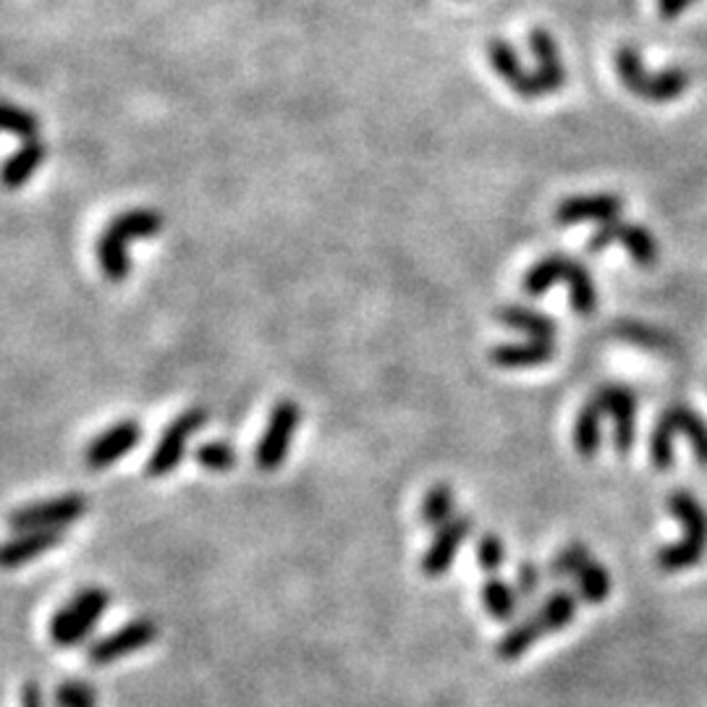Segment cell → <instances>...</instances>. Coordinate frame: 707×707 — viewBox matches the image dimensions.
<instances>
[{"instance_id":"6da1fadb","label":"cell","mask_w":707,"mask_h":707,"mask_svg":"<svg viewBox=\"0 0 707 707\" xmlns=\"http://www.w3.org/2000/svg\"><path fill=\"white\" fill-rule=\"evenodd\" d=\"M163 230V215L150 207L126 210L108 223L98 239V263L108 281H124L131 271V259L126 244L134 239H150Z\"/></svg>"},{"instance_id":"7a4b0ae2","label":"cell","mask_w":707,"mask_h":707,"mask_svg":"<svg viewBox=\"0 0 707 707\" xmlns=\"http://www.w3.org/2000/svg\"><path fill=\"white\" fill-rule=\"evenodd\" d=\"M666 505L684 527V538L679 542L658 550V566L674 575V571L697 566L707 553V511L689 490H674Z\"/></svg>"},{"instance_id":"3957f363","label":"cell","mask_w":707,"mask_h":707,"mask_svg":"<svg viewBox=\"0 0 707 707\" xmlns=\"http://www.w3.org/2000/svg\"><path fill=\"white\" fill-rule=\"evenodd\" d=\"M577 598L571 592L558 590L550 595V598L542 602V606L534 610L532 616H527L522 623H517L511 631H505L498 642V658L503 660H517L522 655L534 647V642L542 637L553 635V631H561L575 621L577 616Z\"/></svg>"},{"instance_id":"277c9868","label":"cell","mask_w":707,"mask_h":707,"mask_svg":"<svg viewBox=\"0 0 707 707\" xmlns=\"http://www.w3.org/2000/svg\"><path fill=\"white\" fill-rule=\"evenodd\" d=\"M616 71H619L621 85L637 95L639 100L652 102V106H666V102L679 100L691 85L687 69H664L647 71L637 48L623 45L616 50Z\"/></svg>"},{"instance_id":"5b68a950","label":"cell","mask_w":707,"mask_h":707,"mask_svg":"<svg viewBox=\"0 0 707 707\" xmlns=\"http://www.w3.org/2000/svg\"><path fill=\"white\" fill-rule=\"evenodd\" d=\"M687 438L695 451L697 464L707 467V422L699 412L687 404H674L660 414L650 438V461L655 469H668L674 464V441Z\"/></svg>"},{"instance_id":"8992f818","label":"cell","mask_w":707,"mask_h":707,"mask_svg":"<svg viewBox=\"0 0 707 707\" xmlns=\"http://www.w3.org/2000/svg\"><path fill=\"white\" fill-rule=\"evenodd\" d=\"M110 606V595L102 587H87L73 595L50 621V637L58 647H77L92 635Z\"/></svg>"},{"instance_id":"52a82bcc","label":"cell","mask_w":707,"mask_h":707,"mask_svg":"<svg viewBox=\"0 0 707 707\" xmlns=\"http://www.w3.org/2000/svg\"><path fill=\"white\" fill-rule=\"evenodd\" d=\"M613 244H621L639 267H652L660 257L658 239H655L652 230L645 228L642 223H623L621 218L600 223L590 236V242H587V249H590V255H600V252L613 247Z\"/></svg>"},{"instance_id":"ba28073f","label":"cell","mask_w":707,"mask_h":707,"mask_svg":"<svg viewBox=\"0 0 707 707\" xmlns=\"http://www.w3.org/2000/svg\"><path fill=\"white\" fill-rule=\"evenodd\" d=\"M550 577L563 579V577H575L577 590L582 598L590 602V606H600L602 600L610 595V577L602 566L595 561V558L587 553L585 546H569L558 553L548 566Z\"/></svg>"},{"instance_id":"9c48e42d","label":"cell","mask_w":707,"mask_h":707,"mask_svg":"<svg viewBox=\"0 0 707 707\" xmlns=\"http://www.w3.org/2000/svg\"><path fill=\"white\" fill-rule=\"evenodd\" d=\"M89 509L87 498L81 493H69L50 498V501L21 505L9 517V524L19 532H37V530H63L66 524L79 522Z\"/></svg>"},{"instance_id":"30bf717a","label":"cell","mask_w":707,"mask_h":707,"mask_svg":"<svg viewBox=\"0 0 707 707\" xmlns=\"http://www.w3.org/2000/svg\"><path fill=\"white\" fill-rule=\"evenodd\" d=\"M302 422V409L294 404V401H278L273 406L271 420H267V428L263 438H259L257 449H255V464L263 469V472H273L278 469L283 461H286V453L292 449V438L296 433Z\"/></svg>"},{"instance_id":"8fae6325","label":"cell","mask_w":707,"mask_h":707,"mask_svg":"<svg viewBox=\"0 0 707 707\" xmlns=\"http://www.w3.org/2000/svg\"><path fill=\"white\" fill-rule=\"evenodd\" d=\"M205 422H207V412L199 406L186 409L184 414H178L176 420L166 428V433H163L158 445H155L153 456L150 461H147V474H150V478H166L168 472H174V469L181 464L189 438L195 435L197 430H203Z\"/></svg>"},{"instance_id":"7c38bea8","label":"cell","mask_w":707,"mask_h":707,"mask_svg":"<svg viewBox=\"0 0 707 707\" xmlns=\"http://www.w3.org/2000/svg\"><path fill=\"white\" fill-rule=\"evenodd\" d=\"M598 401L602 414L610 416L613 422V445L619 453H629L637 441V393L629 385L608 383L600 385L592 393Z\"/></svg>"},{"instance_id":"4fadbf2b","label":"cell","mask_w":707,"mask_h":707,"mask_svg":"<svg viewBox=\"0 0 707 707\" xmlns=\"http://www.w3.org/2000/svg\"><path fill=\"white\" fill-rule=\"evenodd\" d=\"M485 50H488V61L490 66H493V71L501 77L505 87H511L513 92L519 95V98L538 100L550 95L546 81L540 79V73L524 69V63L519 61L517 50H513L505 40H501V37H493Z\"/></svg>"},{"instance_id":"5bb4252c","label":"cell","mask_w":707,"mask_h":707,"mask_svg":"<svg viewBox=\"0 0 707 707\" xmlns=\"http://www.w3.org/2000/svg\"><path fill=\"white\" fill-rule=\"evenodd\" d=\"M155 637H158V623L153 619H134L124 623L121 629H116L114 635L89 645L87 660L95 666H110L114 660L126 658V655L145 650L147 645L155 642Z\"/></svg>"},{"instance_id":"9a60e30c","label":"cell","mask_w":707,"mask_h":707,"mask_svg":"<svg viewBox=\"0 0 707 707\" xmlns=\"http://www.w3.org/2000/svg\"><path fill=\"white\" fill-rule=\"evenodd\" d=\"M623 199L610 192H595V195L566 197L556 207V223L561 228L579 226V223H608L621 218Z\"/></svg>"},{"instance_id":"2e32d148","label":"cell","mask_w":707,"mask_h":707,"mask_svg":"<svg viewBox=\"0 0 707 707\" xmlns=\"http://www.w3.org/2000/svg\"><path fill=\"white\" fill-rule=\"evenodd\" d=\"M472 530H474V519L469 517V513H459V517L449 519V522L438 530L433 546L424 550L420 561L422 575L428 577L445 575V571L451 569L453 558H456V550L461 548V542L472 534Z\"/></svg>"},{"instance_id":"e0dca14e","label":"cell","mask_w":707,"mask_h":707,"mask_svg":"<svg viewBox=\"0 0 707 707\" xmlns=\"http://www.w3.org/2000/svg\"><path fill=\"white\" fill-rule=\"evenodd\" d=\"M141 441V424L137 420H124L100 433L85 449V464L92 469H106L118 459L134 451Z\"/></svg>"},{"instance_id":"ac0fdd59","label":"cell","mask_w":707,"mask_h":707,"mask_svg":"<svg viewBox=\"0 0 707 707\" xmlns=\"http://www.w3.org/2000/svg\"><path fill=\"white\" fill-rule=\"evenodd\" d=\"M63 542V530H37V532H19L13 540H6L0 546V569H19L37 556L48 553Z\"/></svg>"},{"instance_id":"d6986e66","label":"cell","mask_w":707,"mask_h":707,"mask_svg":"<svg viewBox=\"0 0 707 707\" xmlns=\"http://www.w3.org/2000/svg\"><path fill=\"white\" fill-rule=\"evenodd\" d=\"M556 356V341H534L524 338L517 344H498L490 352V362L503 370H519V367H538Z\"/></svg>"},{"instance_id":"ffe728a7","label":"cell","mask_w":707,"mask_h":707,"mask_svg":"<svg viewBox=\"0 0 707 707\" xmlns=\"http://www.w3.org/2000/svg\"><path fill=\"white\" fill-rule=\"evenodd\" d=\"M45 155H48V147H45L40 139L24 141V145L0 166V186L9 192L21 189V186L37 174V168L42 166Z\"/></svg>"},{"instance_id":"44dd1931","label":"cell","mask_w":707,"mask_h":707,"mask_svg":"<svg viewBox=\"0 0 707 707\" xmlns=\"http://www.w3.org/2000/svg\"><path fill=\"white\" fill-rule=\"evenodd\" d=\"M498 323H503L511 331L524 333L527 338L534 341H556L558 323L553 317L542 315L538 310L522 307V304H503V307L495 310Z\"/></svg>"},{"instance_id":"7402d4cb","label":"cell","mask_w":707,"mask_h":707,"mask_svg":"<svg viewBox=\"0 0 707 707\" xmlns=\"http://www.w3.org/2000/svg\"><path fill=\"white\" fill-rule=\"evenodd\" d=\"M530 50L538 61V69L553 92H558L566 85V66L561 61V50H558L556 37L548 29H532L530 32Z\"/></svg>"},{"instance_id":"603a6c76","label":"cell","mask_w":707,"mask_h":707,"mask_svg":"<svg viewBox=\"0 0 707 707\" xmlns=\"http://www.w3.org/2000/svg\"><path fill=\"white\" fill-rule=\"evenodd\" d=\"M566 286H569V302L579 317H590L598 310V288H595V278L587 267L579 263V259L571 257L569 271H566L563 278Z\"/></svg>"},{"instance_id":"cb8c5ba5","label":"cell","mask_w":707,"mask_h":707,"mask_svg":"<svg viewBox=\"0 0 707 707\" xmlns=\"http://www.w3.org/2000/svg\"><path fill=\"white\" fill-rule=\"evenodd\" d=\"M569 263H571V257H566V255H546V257H540L538 263H534L530 271L524 273L522 292L527 296L548 294L558 281L566 278Z\"/></svg>"},{"instance_id":"d4e9b609","label":"cell","mask_w":707,"mask_h":707,"mask_svg":"<svg viewBox=\"0 0 707 707\" xmlns=\"http://www.w3.org/2000/svg\"><path fill=\"white\" fill-rule=\"evenodd\" d=\"M602 409L592 396L587 399V404L579 412L575 422V449L582 459H595L600 451V422H602Z\"/></svg>"},{"instance_id":"484cf974","label":"cell","mask_w":707,"mask_h":707,"mask_svg":"<svg viewBox=\"0 0 707 707\" xmlns=\"http://www.w3.org/2000/svg\"><path fill=\"white\" fill-rule=\"evenodd\" d=\"M482 608L498 621H509L519 608V595L509 582L503 579H488L480 590Z\"/></svg>"},{"instance_id":"4316f807","label":"cell","mask_w":707,"mask_h":707,"mask_svg":"<svg viewBox=\"0 0 707 707\" xmlns=\"http://www.w3.org/2000/svg\"><path fill=\"white\" fill-rule=\"evenodd\" d=\"M453 509H456V493H453V488L435 485L424 495L420 517L428 527H438V530H441L449 519H453Z\"/></svg>"},{"instance_id":"83f0119b","label":"cell","mask_w":707,"mask_h":707,"mask_svg":"<svg viewBox=\"0 0 707 707\" xmlns=\"http://www.w3.org/2000/svg\"><path fill=\"white\" fill-rule=\"evenodd\" d=\"M0 131L13 134L24 141L40 137V118L32 110L13 106L9 100H0Z\"/></svg>"},{"instance_id":"f1b7e54d","label":"cell","mask_w":707,"mask_h":707,"mask_svg":"<svg viewBox=\"0 0 707 707\" xmlns=\"http://www.w3.org/2000/svg\"><path fill=\"white\" fill-rule=\"evenodd\" d=\"M195 459L199 467L210 469V472H228V469H234L236 461H239V453L234 451V445L223 441H210L199 445L195 451Z\"/></svg>"},{"instance_id":"f546056e","label":"cell","mask_w":707,"mask_h":707,"mask_svg":"<svg viewBox=\"0 0 707 707\" xmlns=\"http://www.w3.org/2000/svg\"><path fill=\"white\" fill-rule=\"evenodd\" d=\"M89 703H95V689L85 681L69 679L56 689V705L58 707H85Z\"/></svg>"},{"instance_id":"4dcf8cb0","label":"cell","mask_w":707,"mask_h":707,"mask_svg":"<svg viewBox=\"0 0 707 707\" xmlns=\"http://www.w3.org/2000/svg\"><path fill=\"white\" fill-rule=\"evenodd\" d=\"M503 558H505V548H503L501 538H498L495 532L482 534L480 542H478V563H480V569H485V571L501 569Z\"/></svg>"},{"instance_id":"1f68e13d","label":"cell","mask_w":707,"mask_h":707,"mask_svg":"<svg viewBox=\"0 0 707 707\" xmlns=\"http://www.w3.org/2000/svg\"><path fill=\"white\" fill-rule=\"evenodd\" d=\"M538 587H540L538 566L530 563V561H524L522 566H519V571H517V590H519V595H522V598H532V595L538 592Z\"/></svg>"},{"instance_id":"d6a6232c","label":"cell","mask_w":707,"mask_h":707,"mask_svg":"<svg viewBox=\"0 0 707 707\" xmlns=\"http://www.w3.org/2000/svg\"><path fill=\"white\" fill-rule=\"evenodd\" d=\"M691 3H697V0H658V9H660V17H664L666 21H674L679 19L684 11L689 9Z\"/></svg>"},{"instance_id":"836d02e7","label":"cell","mask_w":707,"mask_h":707,"mask_svg":"<svg viewBox=\"0 0 707 707\" xmlns=\"http://www.w3.org/2000/svg\"><path fill=\"white\" fill-rule=\"evenodd\" d=\"M21 707H45V695L37 681L21 684Z\"/></svg>"},{"instance_id":"e575fe53","label":"cell","mask_w":707,"mask_h":707,"mask_svg":"<svg viewBox=\"0 0 707 707\" xmlns=\"http://www.w3.org/2000/svg\"><path fill=\"white\" fill-rule=\"evenodd\" d=\"M85 707H95V703H89V705H85Z\"/></svg>"}]
</instances>
